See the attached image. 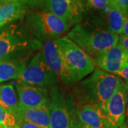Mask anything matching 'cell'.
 I'll list each match as a JSON object with an SVG mask.
<instances>
[{"label": "cell", "mask_w": 128, "mask_h": 128, "mask_svg": "<svg viewBox=\"0 0 128 128\" xmlns=\"http://www.w3.org/2000/svg\"><path fill=\"white\" fill-rule=\"evenodd\" d=\"M67 37L92 58L118 44L119 36L97 25L93 22L78 24Z\"/></svg>", "instance_id": "6da1fadb"}, {"label": "cell", "mask_w": 128, "mask_h": 128, "mask_svg": "<svg viewBox=\"0 0 128 128\" xmlns=\"http://www.w3.org/2000/svg\"><path fill=\"white\" fill-rule=\"evenodd\" d=\"M121 80L115 75L97 68L90 76L81 81L80 88L88 100L104 111L108 101Z\"/></svg>", "instance_id": "7a4b0ae2"}, {"label": "cell", "mask_w": 128, "mask_h": 128, "mask_svg": "<svg viewBox=\"0 0 128 128\" xmlns=\"http://www.w3.org/2000/svg\"><path fill=\"white\" fill-rule=\"evenodd\" d=\"M26 26L37 40L44 41L60 38L70 27L64 20L44 9L29 12L26 18Z\"/></svg>", "instance_id": "3957f363"}, {"label": "cell", "mask_w": 128, "mask_h": 128, "mask_svg": "<svg viewBox=\"0 0 128 128\" xmlns=\"http://www.w3.org/2000/svg\"><path fill=\"white\" fill-rule=\"evenodd\" d=\"M56 44L77 80H81L96 69L93 58L67 36L56 39Z\"/></svg>", "instance_id": "277c9868"}, {"label": "cell", "mask_w": 128, "mask_h": 128, "mask_svg": "<svg viewBox=\"0 0 128 128\" xmlns=\"http://www.w3.org/2000/svg\"><path fill=\"white\" fill-rule=\"evenodd\" d=\"M41 43L28 34L16 24H9L0 28V59L12 56L15 52L38 49Z\"/></svg>", "instance_id": "5b68a950"}, {"label": "cell", "mask_w": 128, "mask_h": 128, "mask_svg": "<svg viewBox=\"0 0 128 128\" xmlns=\"http://www.w3.org/2000/svg\"><path fill=\"white\" fill-rule=\"evenodd\" d=\"M17 80V83L45 88L54 86L58 79L44 60L42 50L37 53L26 65Z\"/></svg>", "instance_id": "8992f818"}, {"label": "cell", "mask_w": 128, "mask_h": 128, "mask_svg": "<svg viewBox=\"0 0 128 128\" xmlns=\"http://www.w3.org/2000/svg\"><path fill=\"white\" fill-rule=\"evenodd\" d=\"M50 128H73L74 122L71 118L68 104L63 92L56 86H53L48 102Z\"/></svg>", "instance_id": "52a82bcc"}, {"label": "cell", "mask_w": 128, "mask_h": 128, "mask_svg": "<svg viewBox=\"0 0 128 128\" xmlns=\"http://www.w3.org/2000/svg\"><path fill=\"white\" fill-rule=\"evenodd\" d=\"M43 8L70 26L80 24L86 12L83 2L76 0H46Z\"/></svg>", "instance_id": "ba28073f"}, {"label": "cell", "mask_w": 128, "mask_h": 128, "mask_svg": "<svg viewBox=\"0 0 128 128\" xmlns=\"http://www.w3.org/2000/svg\"><path fill=\"white\" fill-rule=\"evenodd\" d=\"M42 53L46 64L55 73L58 81L65 85L72 84L77 81L56 45L55 40L45 41Z\"/></svg>", "instance_id": "9c48e42d"}, {"label": "cell", "mask_w": 128, "mask_h": 128, "mask_svg": "<svg viewBox=\"0 0 128 128\" xmlns=\"http://www.w3.org/2000/svg\"><path fill=\"white\" fill-rule=\"evenodd\" d=\"M125 86L120 81L105 106L104 113L107 128H122L125 122Z\"/></svg>", "instance_id": "30bf717a"}, {"label": "cell", "mask_w": 128, "mask_h": 128, "mask_svg": "<svg viewBox=\"0 0 128 128\" xmlns=\"http://www.w3.org/2000/svg\"><path fill=\"white\" fill-rule=\"evenodd\" d=\"M16 90L18 96L19 106L30 108L47 107L49 96L46 88L17 83Z\"/></svg>", "instance_id": "8fae6325"}, {"label": "cell", "mask_w": 128, "mask_h": 128, "mask_svg": "<svg viewBox=\"0 0 128 128\" xmlns=\"http://www.w3.org/2000/svg\"><path fill=\"white\" fill-rule=\"evenodd\" d=\"M124 14L122 10L110 1L109 5L100 12L99 15L95 21L98 24L105 29L119 35L122 34Z\"/></svg>", "instance_id": "7c38bea8"}, {"label": "cell", "mask_w": 128, "mask_h": 128, "mask_svg": "<svg viewBox=\"0 0 128 128\" xmlns=\"http://www.w3.org/2000/svg\"><path fill=\"white\" fill-rule=\"evenodd\" d=\"M26 13V6L19 1H0V28L22 18Z\"/></svg>", "instance_id": "4fadbf2b"}, {"label": "cell", "mask_w": 128, "mask_h": 128, "mask_svg": "<svg viewBox=\"0 0 128 128\" xmlns=\"http://www.w3.org/2000/svg\"><path fill=\"white\" fill-rule=\"evenodd\" d=\"M79 122L92 128H107L104 111L92 104L83 105L78 110Z\"/></svg>", "instance_id": "5bb4252c"}, {"label": "cell", "mask_w": 128, "mask_h": 128, "mask_svg": "<svg viewBox=\"0 0 128 128\" xmlns=\"http://www.w3.org/2000/svg\"><path fill=\"white\" fill-rule=\"evenodd\" d=\"M26 65L24 58H13L10 56L0 59V82L18 79Z\"/></svg>", "instance_id": "9a60e30c"}, {"label": "cell", "mask_w": 128, "mask_h": 128, "mask_svg": "<svg viewBox=\"0 0 128 128\" xmlns=\"http://www.w3.org/2000/svg\"><path fill=\"white\" fill-rule=\"evenodd\" d=\"M17 120H22L44 128H50V120L48 110L46 108H30L19 106L16 116Z\"/></svg>", "instance_id": "2e32d148"}, {"label": "cell", "mask_w": 128, "mask_h": 128, "mask_svg": "<svg viewBox=\"0 0 128 128\" xmlns=\"http://www.w3.org/2000/svg\"><path fill=\"white\" fill-rule=\"evenodd\" d=\"M0 107L16 117L19 107L17 94L12 84L0 86Z\"/></svg>", "instance_id": "e0dca14e"}, {"label": "cell", "mask_w": 128, "mask_h": 128, "mask_svg": "<svg viewBox=\"0 0 128 128\" xmlns=\"http://www.w3.org/2000/svg\"><path fill=\"white\" fill-rule=\"evenodd\" d=\"M0 125L4 128H17V119L14 114L0 107Z\"/></svg>", "instance_id": "ac0fdd59"}, {"label": "cell", "mask_w": 128, "mask_h": 128, "mask_svg": "<svg viewBox=\"0 0 128 128\" xmlns=\"http://www.w3.org/2000/svg\"><path fill=\"white\" fill-rule=\"evenodd\" d=\"M110 0H88L86 11H102L110 4Z\"/></svg>", "instance_id": "d6986e66"}, {"label": "cell", "mask_w": 128, "mask_h": 128, "mask_svg": "<svg viewBox=\"0 0 128 128\" xmlns=\"http://www.w3.org/2000/svg\"><path fill=\"white\" fill-rule=\"evenodd\" d=\"M115 4L122 10L124 14L128 13V0H114Z\"/></svg>", "instance_id": "ffe728a7"}, {"label": "cell", "mask_w": 128, "mask_h": 128, "mask_svg": "<svg viewBox=\"0 0 128 128\" xmlns=\"http://www.w3.org/2000/svg\"><path fill=\"white\" fill-rule=\"evenodd\" d=\"M44 128L34 124L29 123L22 120H17V128Z\"/></svg>", "instance_id": "44dd1931"}, {"label": "cell", "mask_w": 128, "mask_h": 128, "mask_svg": "<svg viewBox=\"0 0 128 128\" xmlns=\"http://www.w3.org/2000/svg\"><path fill=\"white\" fill-rule=\"evenodd\" d=\"M118 44L119 45L122 49L125 50L128 53V37L125 36L124 35H121L119 36L118 43Z\"/></svg>", "instance_id": "7402d4cb"}, {"label": "cell", "mask_w": 128, "mask_h": 128, "mask_svg": "<svg viewBox=\"0 0 128 128\" xmlns=\"http://www.w3.org/2000/svg\"><path fill=\"white\" fill-rule=\"evenodd\" d=\"M115 76L121 77L125 80L128 81V64L124 65L122 68L120 70V71H118Z\"/></svg>", "instance_id": "603a6c76"}, {"label": "cell", "mask_w": 128, "mask_h": 128, "mask_svg": "<svg viewBox=\"0 0 128 128\" xmlns=\"http://www.w3.org/2000/svg\"><path fill=\"white\" fill-rule=\"evenodd\" d=\"M46 0H28L26 5L32 7H43Z\"/></svg>", "instance_id": "cb8c5ba5"}, {"label": "cell", "mask_w": 128, "mask_h": 128, "mask_svg": "<svg viewBox=\"0 0 128 128\" xmlns=\"http://www.w3.org/2000/svg\"><path fill=\"white\" fill-rule=\"evenodd\" d=\"M125 86V121L128 124V81H124Z\"/></svg>", "instance_id": "d4e9b609"}, {"label": "cell", "mask_w": 128, "mask_h": 128, "mask_svg": "<svg viewBox=\"0 0 128 128\" xmlns=\"http://www.w3.org/2000/svg\"><path fill=\"white\" fill-rule=\"evenodd\" d=\"M122 34H123L124 36L128 37V15L124 14V23L122 26Z\"/></svg>", "instance_id": "484cf974"}, {"label": "cell", "mask_w": 128, "mask_h": 128, "mask_svg": "<svg viewBox=\"0 0 128 128\" xmlns=\"http://www.w3.org/2000/svg\"><path fill=\"white\" fill-rule=\"evenodd\" d=\"M73 128H92L88 126V125H86V124H83L80 123V122H78V123L74 124Z\"/></svg>", "instance_id": "4316f807"}, {"label": "cell", "mask_w": 128, "mask_h": 128, "mask_svg": "<svg viewBox=\"0 0 128 128\" xmlns=\"http://www.w3.org/2000/svg\"><path fill=\"white\" fill-rule=\"evenodd\" d=\"M0 1H2V0H0ZM15 1H19V2H22L23 4H24L25 5H26L28 2V0H15Z\"/></svg>", "instance_id": "83f0119b"}, {"label": "cell", "mask_w": 128, "mask_h": 128, "mask_svg": "<svg viewBox=\"0 0 128 128\" xmlns=\"http://www.w3.org/2000/svg\"><path fill=\"white\" fill-rule=\"evenodd\" d=\"M76 1H79V2H83V1H85V0H76Z\"/></svg>", "instance_id": "f1b7e54d"}, {"label": "cell", "mask_w": 128, "mask_h": 128, "mask_svg": "<svg viewBox=\"0 0 128 128\" xmlns=\"http://www.w3.org/2000/svg\"><path fill=\"white\" fill-rule=\"evenodd\" d=\"M0 128H2V126L0 125Z\"/></svg>", "instance_id": "f546056e"}, {"label": "cell", "mask_w": 128, "mask_h": 128, "mask_svg": "<svg viewBox=\"0 0 128 128\" xmlns=\"http://www.w3.org/2000/svg\"></svg>", "instance_id": "4dcf8cb0"}, {"label": "cell", "mask_w": 128, "mask_h": 128, "mask_svg": "<svg viewBox=\"0 0 128 128\" xmlns=\"http://www.w3.org/2000/svg\"></svg>", "instance_id": "1f68e13d"}]
</instances>
